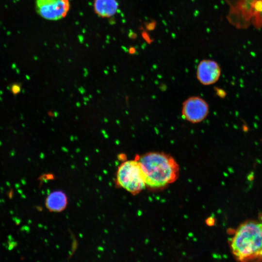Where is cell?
I'll return each mask as SVG.
<instances>
[{
  "instance_id": "cell-1",
  "label": "cell",
  "mask_w": 262,
  "mask_h": 262,
  "mask_svg": "<svg viewBox=\"0 0 262 262\" xmlns=\"http://www.w3.org/2000/svg\"><path fill=\"white\" fill-rule=\"evenodd\" d=\"M146 186L160 188L174 182L179 167L174 158L164 152H151L139 160Z\"/></svg>"
},
{
  "instance_id": "cell-2",
  "label": "cell",
  "mask_w": 262,
  "mask_h": 262,
  "mask_svg": "<svg viewBox=\"0 0 262 262\" xmlns=\"http://www.w3.org/2000/svg\"><path fill=\"white\" fill-rule=\"evenodd\" d=\"M234 257L241 262L262 260V217L249 220L235 230L230 243Z\"/></svg>"
},
{
  "instance_id": "cell-3",
  "label": "cell",
  "mask_w": 262,
  "mask_h": 262,
  "mask_svg": "<svg viewBox=\"0 0 262 262\" xmlns=\"http://www.w3.org/2000/svg\"><path fill=\"white\" fill-rule=\"evenodd\" d=\"M117 181L122 188L136 194L146 187L139 160H129L123 163L117 172Z\"/></svg>"
},
{
  "instance_id": "cell-4",
  "label": "cell",
  "mask_w": 262,
  "mask_h": 262,
  "mask_svg": "<svg viewBox=\"0 0 262 262\" xmlns=\"http://www.w3.org/2000/svg\"><path fill=\"white\" fill-rule=\"evenodd\" d=\"M37 13L49 20H58L65 17L70 9L69 0H36Z\"/></svg>"
},
{
  "instance_id": "cell-5",
  "label": "cell",
  "mask_w": 262,
  "mask_h": 262,
  "mask_svg": "<svg viewBox=\"0 0 262 262\" xmlns=\"http://www.w3.org/2000/svg\"><path fill=\"white\" fill-rule=\"evenodd\" d=\"M209 113V105L202 98L192 96L183 103L182 115L187 121L197 123L202 121Z\"/></svg>"
},
{
  "instance_id": "cell-6",
  "label": "cell",
  "mask_w": 262,
  "mask_h": 262,
  "mask_svg": "<svg viewBox=\"0 0 262 262\" xmlns=\"http://www.w3.org/2000/svg\"><path fill=\"white\" fill-rule=\"evenodd\" d=\"M221 75V69L218 63L212 60H203L199 63L196 70V77L205 85L216 82Z\"/></svg>"
},
{
  "instance_id": "cell-7",
  "label": "cell",
  "mask_w": 262,
  "mask_h": 262,
  "mask_svg": "<svg viewBox=\"0 0 262 262\" xmlns=\"http://www.w3.org/2000/svg\"><path fill=\"white\" fill-rule=\"evenodd\" d=\"M95 13L102 18L114 16L118 8L116 0H94L93 4Z\"/></svg>"
},
{
  "instance_id": "cell-8",
  "label": "cell",
  "mask_w": 262,
  "mask_h": 262,
  "mask_svg": "<svg viewBox=\"0 0 262 262\" xmlns=\"http://www.w3.org/2000/svg\"><path fill=\"white\" fill-rule=\"evenodd\" d=\"M66 197L64 193L61 191L51 193L46 201L47 208L51 212H60L66 205Z\"/></svg>"
}]
</instances>
